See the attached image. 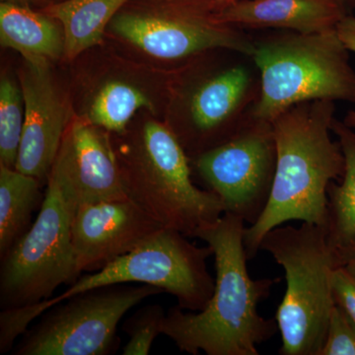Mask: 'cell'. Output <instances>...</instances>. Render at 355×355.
Returning <instances> with one entry per match:
<instances>
[{
    "label": "cell",
    "instance_id": "obj_7",
    "mask_svg": "<svg viewBox=\"0 0 355 355\" xmlns=\"http://www.w3.org/2000/svg\"><path fill=\"white\" fill-rule=\"evenodd\" d=\"M211 248L198 247L174 229L163 228L132 252L98 272L87 273L55 296L67 298L96 287L140 284L160 288L177 299L184 311L198 312L209 302L216 279L207 270Z\"/></svg>",
    "mask_w": 355,
    "mask_h": 355
},
{
    "label": "cell",
    "instance_id": "obj_1",
    "mask_svg": "<svg viewBox=\"0 0 355 355\" xmlns=\"http://www.w3.org/2000/svg\"><path fill=\"white\" fill-rule=\"evenodd\" d=\"M245 222L223 216L195 237L207 242L216 258V287L205 309L173 307L166 313L162 335L193 355H258V345L277 333L275 319H265L258 306L279 279H253L248 272Z\"/></svg>",
    "mask_w": 355,
    "mask_h": 355
},
{
    "label": "cell",
    "instance_id": "obj_17",
    "mask_svg": "<svg viewBox=\"0 0 355 355\" xmlns=\"http://www.w3.org/2000/svg\"><path fill=\"white\" fill-rule=\"evenodd\" d=\"M128 0H65L46 7L44 13L62 25L64 57L72 60L101 43L107 26Z\"/></svg>",
    "mask_w": 355,
    "mask_h": 355
},
{
    "label": "cell",
    "instance_id": "obj_26",
    "mask_svg": "<svg viewBox=\"0 0 355 355\" xmlns=\"http://www.w3.org/2000/svg\"><path fill=\"white\" fill-rule=\"evenodd\" d=\"M336 32L349 51L355 53V17L347 14L336 26ZM343 123L350 128H355V111H349L345 116Z\"/></svg>",
    "mask_w": 355,
    "mask_h": 355
},
{
    "label": "cell",
    "instance_id": "obj_28",
    "mask_svg": "<svg viewBox=\"0 0 355 355\" xmlns=\"http://www.w3.org/2000/svg\"><path fill=\"white\" fill-rule=\"evenodd\" d=\"M42 0H1V2H6V3L15 4V6H19L23 7H31L33 4L38 3Z\"/></svg>",
    "mask_w": 355,
    "mask_h": 355
},
{
    "label": "cell",
    "instance_id": "obj_13",
    "mask_svg": "<svg viewBox=\"0 0 355 355\" xmlns=\"http://www.w3.org/2000/svg\"><path fill=\"white\" fill-rule=\"evenodd\" d=\"M19 83L25 100V121L15 169L46 184L72 114L58 87L51 64L26 62Z\"/></svg>",
    "mask_w": 355,
    "mask_h": 355
},
{
    "label": "cell",
    "instance_id": "obj_20",
    "mask_svg": "<svg viewBox=\"0 0 355 355\" xmlns=\"http://www.w3.org/2000/svg\"><path fill=\"white\" fill-rule=\"evenodd\" d=\"M140 109H153L148 96L137 86L113 80L102 85L93 96L84 118L107 132L121 135L127 132L128 123Z\"/></svg>",
    "mask_w": 355,
    "mask_h": 355
},
{
    "label": "cell",
    "instance_id": "obj_14",
    "mask_svg": "<svg viewBox=\"0 0 355 355\" xmlns=\"http://www.w3.org/2000/svg\"><path fill=\"white\" fill-rule=\"evenodd\" d=\"M110 133L76 116L65 130L53 164L69 178L80 203L128 198Z\"/></svg>",
    "mask_w": 355,
    "mask_h": 355
},
{
    "label": "cell",
    "instance_id": "obj_3",
    "mask_svg": "<svg viewBox=\"0 0 355 355\" xmlns=\"http://www.w3.org/2000/svg\"><path fill=\"white\" fill-rule=\"evenodd\" d=\"M118 135L125 193L163 228L193 238L223 216L221 200L193 183L190 157L168 123L147 121Z\"/></svg>",
    "mask_w": 355,
    "mask_h": 355
},
{
    "label": "cell",
    "instance_id": "obj_25",
    "mask_svg": "<svg viewBox=\"0 0 355 355\" xmlns=\"http://www.w3.org/2000/svg\"><path fill=\"white\" fill-rule=\"evenodd\" d=\"M334 301L355 321V263L336 266L331 273Z\"/></svg>",
    "mask_w": 355,
    "mask_h": 355
},
{
    "label": "cell",
    "instance_id": "obj_15",
    "mask_svg": "<svg viewBox=\"0 0 355 355\" xmlns=\"http://www.w3.org/2000/svg\"><path fill=\"white\" fill-rule=\"evenodd\" d=\"M345 0H239L221 4L219 18L240 29L313 34L336 30L347 15Z\"/></svg>",
    "mask_w": 355,
    "mask_h": 355
},
{
    "label": "cell",
    "instance_id": "obj_18",
    "mask_svg": "<svg viewBox=\"0 0 355 355\" xmlns=\"http://www.w3.org/2000/svg\"><path fill=\"white\" fill-rule=\"evenodd\" d=\"M331 132L342 147L345 172L342 179L331 182L327 191V240L331 250L340 251L355 243V132L335 118Z\"/></svg>",
    "mask_w": 355,
    "mask_h": 355
},
{
    "label": "cell",
    "instance_id": "obj_4",
    "mask_svg": "<svg viewBox=\"0 0 355 355\" xmlns=\"http://www.w3.org/2000/svg\"><path fill=\"white\" fill-rule=\"evenodd\" d=\"M261 77L252 118L272 123L301 103H355V70L336 30L303 34L284 31L254 37L252 55Z\"/></svg>",
    "mask_w": 355,
    "mask_h": 355
},
{
    "label": "cell",
    "instance_id": "obj_10",
    "mask_svg": "<svg viewBox=\"0 0 355 355\" xmlns=\"http://www.w3.org/2000/svg\"><path fill=\"white\" fill-rule=\"evenodd\" d=\"M190 162L205 190L221 200L224 214L253 225L266 209L275 180L277 146L272 123L250 116L234 137Z\"/></svg>",
    "mask_w": 355,
    "mask_h": 355
},
{
    "label": "cell",
    "instance_id": "obj_27",
    "mask_svg": "<svg viewBox=\"0 0 355 355\" xmlns=\"http://www.w3.org/2000/svg\"><path fill=\"white\" fill-rule=\"evenodd\" d=\"M335 253L338 266L347 263H355V243L345 249L335 251Z\"/></svg>",
    "mask_w": 355,
    "mask_h": 355
},
{
    "label": "cell",
    "instance_id": "obj_16",
    "mask_svg": "<svg viewBox=\"0 0 355 355\" xmlns=\"http://www.w3.org/2000/svg\"><path fill=\"white\" fill-rule=\"evenodd\" d=\"M0 43L15 50L32 64H51L64 57L65 38L62 25L46 13L31 7L1 2Z\"/></svg>",
    "mask_w": 355,
    "mask_h": 355
},
{
    "label": "cell",
    "instance_id": "obj_8",
    "mask_svg": "<svg viewBox=\"0 0 355 355\" xmlns=\"http://www.w3.org/2000/svg\"><path fill=\"white\" fill-rule=\"evenodd\" d=\"M157 287L113 284L89 289L51 308L26 331L16 355H106L116 349V329L132 308L163 293Z\"/></svg>",
    "mask_w": 355,
    "mask_h": 355
},
{
    "label": "cell",
    "instance_id": "obj_6",
    "mask_svg": "<svg viewBox=\"0 0 355 355\" xmlns=\"http://www.w3.org/2000/svg\"><path fill=\"white\" fill-rule=\"evenodd\" d=\"M46 186L36 220L1 258V309L51 298L58 287L71 286L81 277L72 244L78 196L55 164Z\"/></svg>",
    "mask_w": 355,
    "mask_h": 355
},
{
    "label": "cell",
    "instance_id": "obj_11",
    "mask_svg": "<svg viewBox=\"0 0 355 355\" xmlns=\"http://www.w3.org/2000/svg\"><path fill=\"white\" fill-rule=\"evenodd\" d=\"M217 10L180 3L155 11H128L116 14L110 28L158 60H190L220 49L252 57L254 36L223 22Z\"/></svg>",
    "mask_w": 355,
    "mask_h": 355
},
{
    "label": "cell",
    "instance_id": "obj_23",
    "mask_svg": "<svg viewBox=\"0 0 355 355\" xmlns=\"http://www.w3.org/2000/svg\"><path fill=\"white\" fill-rule=\"evenodd\" d=\"M57 304L55 297H51L31 304L2 309L0 312V354L10 352L16 340L28 331L29 324Z\"/></svg>",
    "mask_w": 355,
    "mask_h": 355
},
{
    "label": "cell",
    "instance_id": "obj_24",
    "mask_svg": "<svg viewBox=\"0 0 355 355\" xmlns=\"http://www.w3.org/2000/svg\"><path fill=\"white\" fill-rule=\"evenodd\" d=\"M319 355H355V321L338 304L331 310L326 340Z\"/></svg>",
    "mask_w": 355,
    "mask_h": 355
},
{
    "label": "cell",
    "instance_id": "obj_5",
    "mask_svg": "<svg viewBox=\"0 0 355 355\" xmlns=\"http://www.w3.org/2000/svg\"><path fill=\"white\" fill-rule=\"evenodd\" d=\"M261 250L286 272V291L275 318L282 333L279 354L319 355L336 304L331 273L338 263L327 228L309 222L299 227L282 224L266 233Z\"/></svg>",
    "mask_w": 355,
    "mask_h": 355
},
{
    "label": "cell",
    "instance_id": "obj_19",
    "mask_svg": "<svg viewBox=\"0 0 355 355\" xmlns=\"http://www.w3.org/2000/svg\"><path fill=\"white\" fill-rule=\"evenodd\" d=\"M37 178L0 164V259L32 226L44 193Z\"/></svg>",
    "mask_w": 355,
    "mask_h": 355
},
{
    "label": "cell",
    "instance_id": "obj_9",
    "mask_svg": "<svg viewBox=\"0 0 355 355\" xmlns=\"http://www.w3.org/2000/svg\"><path fill=\"white\" fill-rule=\"evenodd\" d=\"M193 80L181 93L183 114L169 125L190 158L234 137L251 116L261 89L253 58L239 51Z\"/></svg>",
    "mask_w": 355,
    "mask_h": 355
},
{
    "label": "cell",
    "instance_id": "obj_2",
    "mask_svg": "<svg viewBox=\"0 0 355 355\" xmlns=\"http://www.w3.org/2000/svg\"><path fill=\"white\" fill-rule=\"evenodd\" d=\"M335 111L334 101L304 102L272 121L277 168L265 211L245 229L249 260L260 251L266 233L287 221L309 222L327 228V191L345 172L342 147L331 137Z\"/></svg>",
    "mask_w": 355,
    "mask_h": 355
},
{
    "label": "cell",
    "instance_id": "obj_30",
    "mask_svg": "<svg viewBox=\"0 0 355 355\" xmlns=\"http://www.w3.org/2000/svg\"><path fill=\"white\" fill-rule=\"evenodd\" d=\"M345 1H347V3L349 4L352 3V2H355V0H345Z\"/></svg>",
    "mask_w": 355,
    "mask_h": 355
},
{
    "label": "cell",
    "instance_id": "obj_29",
    "mask_svg": "<svg viewBox=\"0 0 355 355\" xmlns=\"http://www.w3.org/2000/svg\"><path fill=\"white\" fill-rule=\"evenodd\" d=\"M217 2H220L221 4L232 3V2L239 1V0H216Z\"/></svg>",
    "mask_w": 355,
    "mask_h": 355
},
{
    "label": "cell",
    "instance_id": "obj_21",
    "mask_svg": "<svg viewBox=\"0 0 355 355\" xmlns=\"http://www.w3.org/2000/svg\"><path fill=\"white\" fill-rule=\"evenodd\" d=\"M25 121L20 83L8 76L0 81V164L15 169Z\"/></svg>",
    "mask_w": 355,
    "mask_h": 355
},
{
    "label": "cell",
    "instance_id": "obj_22",
    "mask_svg": "<svg viewBox=\"0 0 355 355\" xmlns=\"http://www.w3.org/2000/svg\"><path fill=\"white\" fill-rule=\"evenodd\" d=\"M166 316L162 306H144L123 324V330L130 340L123 349V355L149 354L154 340L162 334L163 320Z\"/></svg>",
    "mask_w": 355,
    "mask_h": 355
},
{
    "label": "cell",
    "instance_id": "obj_12",
    "mask_svg": "<svg viewBox=\"0 0 355 355\" xmlns=\"http://www.w3.org/2000/svg\"><path fill=\"white\" fill-rule=\"evenodd\" d=\"M163 229L130 198L79 203L72 244L79 272H95Z\"/></svg>",
    "mask_w": 355,
    "mask_h": 355
}]
</instances>
